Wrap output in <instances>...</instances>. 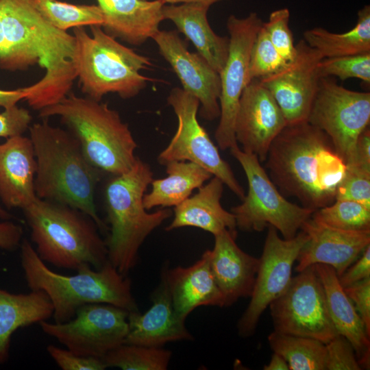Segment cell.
<instances>
[{
	"label": "cell",
	"instance_id": "obj_1",
	"mask_svg": "<svg viewBox=\"0 0 370 370\" xmlns=\"http://www.w3.org/2000/svg\"><path fill=\"white\" fill-rule=\"evenodd\" d=\"M0 16L6 47L0 69L23 71L38 64L45 74L23 88L25 100L38 111L60 102L77 79L74 36L50 24L29 0H0Z\"/></svg>",
	"mask_w": 370,
	"mask_h": 370
},
{
	"label": "cell",
	"instance_id": "obj_2",
	"mask_svg": "<svg viewBox=\"0 0 370 370\" xmlns=\"http://www.w3.org/2000/svg\"><path fill=\"white\" fill-rule=\"evenodd\" d=\"M265 161L282 194L314 211L335 201L347 171L328 135L307 121L286 125L271 143Z\"/></svg>",
	"mask_w": 370,
	"mask_h": 370
},
{
	"label": "cell",
	"instance_id": "obj_3",
	"mask_svg": "<svg viewBox=\"0 0 370 370\" xmlns=\"http://www.w3.org/2000/svg\"><path fill=\"white\" fill-rule=\"evenodd\" d=\"M29 131L36 162V197L78 209L90 217L99 230H105L95 202L104 173L88 162L69 131L50 125L48 119L31 125Z\"/></svg>",
	"mask_w": 370,
	"mask_h": 370
},
{
	"label": "cell",
	"instance_id": "obj_4",
	"mask_svg": "<svg viewBox=\"0 0 370 370\" xmlns=\"http://www.w3.org/2000/svg\"><path fill=\"white\" fill-rule=\"evenodd\" d=\"M21 264L31 291H42L49 298L56 323L74 317L77 309L89 304H108L127 311H138L131 280L108 260L99 269L90 266L78 269L73 275L50 269L27 239L21 244Z\"/></svg>",
	"mask_w": 370,
	"mask_h": 370
},
{
	"label": "cell",
	"instance_id": "obj_5",
	"mask_svg": "<svg viewBox=\"0 0 370 370\" xmlns=\"http://www.w3.org/2000/svg\"><path fill=\"white\" fill-rule=\"evenodd\" d=\"M22 210L31 241L43 262L77 271L86 265L99 269L108 261L98 226L81 210L38 197Z\"/></svg>",
	"mask_w": 370,
	"mask_h": 370
},
{
	"label": "cell",
	"instance_id": "obj_6",
	"mask_svg": "<svg viewBox=\"0 0 370 370\" xmlns=\"http://www.w3.org/2000/svg\"><path fill=\"white\" fill-rule=\"evenodd\" d=\"M104 188L110 234L106 241L108 260L123 275L136 266L138 251L147 237L171 217L169 208L149 213L143 197L153 180L150 165L137 157L126 173L110 175Z\"/></svg>",
	"mask_w": 370,
	"mask_h": 370
},
{
	"label": "cell",
	"instance_id": "obj_7",
	"mask_svg": "<svg viewBox=\"0 0 370 370\" xmlns=\"http://www.w3.org/2000/svg\"><path fill=\"white\" fill-rule=\"evenodd\" d=\"M38 112L42 119L59 116L79 141L86 158L104 174L120 175L134 166L137 143L128 125L107 103L71 92Z\"/></svg>",
	"mask_w": 370,
	"mask_h": 370
},
{
	"label": "cell",
	"instance_id": "obj_8",
	"mask_svg": "<svg viewBox=\"0 0 370 370\" xmlns=\"http://www.w3.org/2000/svg\"><path fill=\"white\" fill-rule=\"evenodd\" d=\"M73 28L74 65L82 92L101 101L108 93L128 99L137 96L153 79L140 71L152 65L150 60L108 35L100 25Z\"/></svg>",
	"mask_w": 370,
	"mask_h": 370
},
{
	"label": "cell",
	"instance_id": "obj_9",
	"mask_svg": "<svg viewBox=\"0 0 370 370\" xmlns=\"http://www.w3.org/2000/svg\"><path fill=\"white\" fill-rule=\"evenodd\" d=\"M242 166L248 182L243 202L231 208L236 227L245 232H261L271 225L284 239H291L314 210L288 201L278 190L256 156L236 145L230 149Z\"/></svg>",
	"mask_w": 370,
	"mask_h": 370
},
{
	"label": "cell",
	"instance_id": "obj_10",
	"mask_svg": "<svg viewBox=\"0 0 370 370\" xmlns=\"http://www.w3.org/2000/svg\"><path fill=\"white\" fill-rule=\"evenodd\" d=\"M167 103L177 116V127L169 145L158 154V163L164 166L173 161L196 163L220 179L224 185L243 199L245 195L243 188L197 119L198 99L176 87L171 90Z\"/></svg>",
	"mask_w": 370,
	"mask_h": 370
},
{
	"label": "cell",
	"instance_id": "obj_11",
	"mask_svg": "<svg viewBox=\"0 0 370 370\" xmlns=\"http://www.w3.org/2000/svg\"><path fill=\"white\" fill-rule=\"evenodd\" d=\"M307 122L325 132L346 164L370 122V92L347 89L332 77H320Z\"/></svg>",
	"mask_w": 370,
	"mask_h": 370
},
{
	"label": "cell",
	"instance_id": "obj_12",
	"mask_svg": "<svg viewBox=\"0 0 370 370\" xmlns=\"http://www.w3.org/2000/svg\"><path fill=\"white\" fill-rule=\"evenodd\" d=\"M298 273L285 292L269 306L274 330L326 344L338 332L328 311L323 284L314 264Z\"/></svg>",
	"mask_w": 370,
	"mask_h": 370
},
{
	"label": "cell",
	"instance_id": "obj_13",
	"mask_svg": "<svg viewBox=\"0 0 370 370\" xmlns=\"http://www.w3.org/2000/svg\"><path fill=\"white\" fill-rule=\"evenodd\" d=\"M129 312L108 304H89L64 323L40 322L42 332L80 356L102 358L125 343Z\"/></svg>",
	"mask_w": 370,
	"mask_h": 370
},
{
	"label": "cell",
	"instance_id": "obj_14",
	"mask_svg": "<svg viewBox=\"0 0 370 370\" xmlns=\"http://www.w3.org/2000/svg\"><path fill=\"white\" fill-rule=\"evenodd\" d=\"M264 21L256 12L239 18L230 15L228 56L221 73L219 123L214 133L218 147L225 150L236 145L235 122L242 92L248 84L251 49Z\"/></svg>",
	"mask_w": 370,
	"mask_h": 370
},
{
	"label": "cell",
	"instance_id": "obj_15",
	"mask_svg": "<svg viewBox=\"0 0 370 370\" xmlns=\"http://www.w3.org/2000/svg\"><path fill=\"white\" fill-rule=\"evenodd\" d=\"M268 227L251 300L237 325L238 334L243 337L254 334L262 312L287 289L294 262L308 240L302 230L294 238L284 239L274 227Z\"/></svg>",
	"mask_w": 370,
	"mask_h": 370
},
{
	"label": "cell",
	"instance_id": "obj_16",
	"mask_svg": "<svg viewBox=\"0 0 370 370\" xmlns=\"http://www.w3.org/2000/svg\"><path fill=\"white\" fill-rule=\"evenodd\" d=\"M296 49L292 62L276 73L260 79L281 109L286 125L307 121L320 79L317 65L323 58L304 40L296 45Z\"/></svg>",
	"mask_w": 370,
	"mask_h": 370
},
{
	"label": "cell",
	"instance_id": "obj_17",
	"mask_svg": "<svg viewBox=\"0 0 370 370\" xmlns=\"http://www.w3.org/2000/svg\"><path fill=\"white\" fill-rule=\"evenodd\" d=\"M160 54L179 78L182 89L198 99L200 115L207 121L220 116L219 73L198 53L188 51L186 42L173 30H159L152 38Z\"/></svg>",
	"mask_w": 370,
	"mask_h": 370
},
{
	"label": "cell",
	"instance_id": "obj_18",
	"mask_svg": "<svg viewBox=\"0 0 370 370\" xmlns=\"http://www.w3.org/2000/svg\"><path fill=\"white\" fill-rule=\"evenodd\" d=\"M286 126L269 90L260 79L250 81L242 92L235 122V136L242 150L265 161L271 143Z\"/></svg>",
	"mask_w": 370,
	"mask_h": 370
},
{
	"label": "cell",
	"instance_id": "obj_19",
	"mask_svg": "<svg viewBox=\"0 0 370 370\" xmlns=\"http://www.w3.org/2000/svg\"><path fill=\"white\" fill-rule=\"evenodd\" d=\"M300 230L307 234L308 240L297 256V272L313 264H324L332 267L338 277L370 245V231L344 230L312 217Z\"/></svg>",
	"mask_w": 370,
	"mask_h": 370
},
{
	"label": "cell",
	"instance_id": "obj_20",
	"mask_svg": "<svg viewBox=\"0 0 370 370\" xmlns=\"http://www.w3.org/2000/svg\"><path fill=\"white\" fill-rule=\"evenodd\" d=\"M236 236L225 230L214 236V247L208 249L210 268L224 297L225 307L239 298L251 297L259 267V258L237 245Z\"/></svg>",
	"mask_w": 370,
	"mask_h": 370
},
{
	"label": "cell",
	"instance_id": "obj_21",
	"mask_svg": "<svg viewBox=\"0 0 370 370\" xmlns=\"http://www.w3.org/2000/svg\"><path fill=\"white\" fill-rule=\"evenodd\" d=\"M152 304L144 313H128V332L125 343L161 347L179 341H191L185 320L175 312L166 284L162 277L151 295Z\"/></svg>",
	"mask_w": 370,
	"mask_h": 370
},
{
	"label": "cell",
	"instance_id": "obj_22",
	"mask_svg": "<svg viewBox=\"0 0 370 370\" xmlns=\"http://www.w3.org/2000/svg\"><path fill=\"white\" fill-rule=\"evenodd\" d=\"M161 277L166 284L175 312L184 320L199 306L225 307L224 297L210 268L208 249L189 267L170 269L165 266Z\"/></svg>",
	"mask_w": 370,
	"mask_h": 370
},
{
	"label": "cell",
	"instance_id": "obj_23",
	"mask_svg": "<svg viewBox=\"0 0 370 370\" xmlns=\"http://www.w3.org/2000/svg\"><path fill=\"white\" fill-rule=\"evenodd\" d=\"M36 162L29 137L13 136L0 144V199L8 209L23 210L37 198Z\"/></svg>",
	"mask_w": 370,
	"mask_h": 370
},
{
	"label": "cell",
	"instance_id": "obj_24",
	"mask_svg": "<svg viewBox=\"0 0 370 370\" xmlns=\"http://www.w3.org/2000/svg\"><path fill=\"white\" fill-rule=\"evenodd\" d=\"M103 12L101 27L116 39L134 46L145 43L164 21L162 0H96Z\"/></svg>",
	"mask_w": 370,
	"mask_h": 370
},
{
	"label": "cell",
	"instance_id": "obj_25",
	"mask_svg": "<svg viewBox=\"0 0 370 370\" xmlns=\"http://www.w3.org/2000/svg\"><path fill=\"white\" fill-rule=\"evenodd\" d=\"M223 185L220 179L212 176L195 194L174 207L173 220L165 230L195 227L214 236L225 230L237 234L234 215L221 204Z\"/></svg>",
	"mask_w": 370,
	"mask_h": 370
},
{
	"label": "cell",
	"instance_id": "obj_26",
	"mask_svg": "<svg viewBox=\"0 0 370 370\" xmlns=\"http://www.w3.org/2000/svg\"><path fill=\"white\" fill-rule=\"evenodd\" d=\"M209 6L200 3L164 4V20L172 21L196 48L197 53L219 73L226 62L229 37L217 35L211 28L207 13Z\"/></svg>",
	"mask_w": 370,
	"mask_h": 370
},
{
	"label": "cell",
	"instance_id": "obj_27",
	"mask_svg": "<svg viewBox=\"0 0 370 370\" xmlns=\"http://www.w3.org/2000/svg\"><path fill=\"white\" fill-rule=\"evenodd\" d=\"M314 267L323 284L328 311L338 334L352 344L362 369H369L370 335L360 315L341 286L335 270L324 264H316Z\"/></svg>",
	"mask_w": 370,
	"mask_h": 370
},
{
	"label": "cell",
	"instance_id": "obj_28",
	"mask_svg": "<svg viewBox=\"0 0 370 370\" xmlns=\"http://www.w3.org/2000/svg\"><path fill=\"white\" fill-rule=\"evenodd\" d=\"M53 306L42 291L15 294L0 288V365L9 357L12 334L27 327L53 317Z\"/></svg>",
	"mask_w": 370,
	"mask_h": 370
},
{
	"label": "cell",
	"instance_id": "obj_29",
	"mask_svg": "<svg viewBox=\"0 0 370 370\" xmlns=\"http://www.w3.org/2000/svg\"><path fill=\"white\" fill-rule=\"evenodd\" d=\"M165 166L167 176L153 179L150 184L151 190L144 195L146 210L175 207L213 176L200 165L190 161H173Z\"/></svg>",
	"mask_w": 370,
	"mask_h": 370
},
{
	"label": "cell",
	"instance_id": "obj_30",
	"mask_svg": "<svg viewBox=\"0 0 370 370\" xmlns=\"http://www.w3.org/2000/svg\"><path fill=\"white\" fill-rule=\"evenodd\" d=\"M307 45L317 50L323 58H334L370 52V7L358 12L354 27L341 34L314 27L304 32Z\"/></svg>",
	"mask_w": 370,
	"mask_h": 370
},
{
	"label": "cell",
	"instance_id": "obj_31",
	"mask_svg": "<svg viewBox=\"0 0 370 370\" xmlns=\"http://www.w3.org/2000/svg\"><path fill=\"white\" fill-rule=\"evenodd\" d=\"M268 342L291 370H325V344L317 339L274 330L269 335Z\"/></svg>",
	"mask_w": 370,
	"mask_h": 370
},
{
	"label": "cell",
	"instance_id": "obj_32",
	"mask_svg": "<svg viewBox=\"0 0 370 370\" xmlns=\"http://www.w3.org/2000/svg\"><path fill=\"white\" fill-rule=\"evenodd\" d=\"M42 16L55 27L69 28L100 25L103 12L97 5H75L58 0H29Z\"/></svg>",
	"mask_w": 370,
	"mask_h": 370
},
{
	"label": "cell",
	"instance_id": "obj_33",
	"mask_svg": "<svg viewBox=\"0 0 370 370\" xmlns=\"http://www.w3.org/2000/svg\"><path fill=\"white\" fill-rule=\"evenodd\" d=\"M171 352L161 347L123 343L108 353L102 360L108 367L123 370H165Z\"/></svg>",
	"mask_w": 370,
	"mask_h": 370
},
{
	"label": "cell",
	"instance_id": "obj_34",
	"mask_svg": "<svg viewBox=\"0 0 370 370\" xmlns=\"http://www.w3.org/2000/svg\"><path fill=\"white\" fill-rule=\"evenodd\" d=\"M312 217L330 226L349 231H370V208L352 200L336 199Z\"/></svg>",
	"mask_w": 370,
	"mask_h": 370
},
{
	"label": "cell",
	"instance_id": "obj_35",
	"mask_svg": "<svg viewBox=\"0 0 370 370\" xmlns=\"http://www.w3.org/2000/svg\"><path fill=\"white\" fill-rule=\"evenodd\" d=\"M287 62L271 42L263 25L253 43L248 66V83L271 75Z\"/></svg>",
	"mask_w": 370,
	"mask_h": 370
},
{
	"label": "cell",
	"instance_id": "obj_36",
	"mask_svg": "<svg viewBox=\"0 0 370 370\" xmlns=\"http://www.w3.org/2000/svg\"><path fill=\"white\" fill-rule=\"evenodd\" d=\"M319 77H336L344 81L357 78L370 83V52L356 55L324 58L317 65Z\"/></svg>",
	"mask_w": 370,
	"mask_h": 370
},
{
	"label": "cell",
	"instance_id": "obj_37",
	"mask_svg": "<svg viewBox=\"0 0 370 370\" xmlns=\"http://www.w3.org/2000/svg\"><path fill=\"white\" fill-rule=\"evenodd\" d=\"M289 20L290 11L283 8L272 12L268 21L263 23L271 42L287 63L294 60L297 53Z\"/></svg>",
	"mask_w": 370,
	"mask_h": 370
},
{
	"label": "cell",
	"instance_id": "obj_38",
	"mask_svg": "<svg viewBox=\"0 0 370 370\" xmlns=\"http://www.w3.org/2000/svg\"><path fill=\"white\" fill-rule=\"evenodd\" d=\"M336 199L354 201L370 208V169L347 166L346 174L337 189Z\"/></svg>",
	"mask_w": 370,
	"mask_h": 370
},
{
	"label": "cell",
	"instance_id": "obj_39",
	"mask_svg": "<svg viewBox=\"0 0 370 370\" xmlns=\"http://www.w3.org/2000/svg\"><path fill=\"white\" fill-rule=\"evenodd\" d=\"M325 370H360L354 347L343 336L338 334L325 344Z\"/></svg>",
	"mask_w": 370,
	"mask_h": 370
},
{
	"label": "cell",
	"instance_id": "obj_40",
	"mask_svg": "<svg viewBox=\"0 0 370 370\" xmlns=\"http://www.w3.org/2000/svg\"><path fill=\"white\" fill-rule=\"evenodd\" d=\"M47 351L62 370H103L106 367L102 358L78 355L68 349L49 345Z\"/></svg>",
	"mask_w": 370,
	"mask_h": 370
},
{
	"label": "cell",
	"instance_id": "obj_41",
	"mask_svg": "<svg viewBox=\"0 0 370 370\" xmlns=\"http://www.w3.org/2000/svg\"><path fill=\"white\" fill-rule=\"evenodd\" d=\"M32 116L29 110L17 105L0 112V138L23 135L29 130Z\"/></svg>",
	"mask_w": 370,
	"mask_h": 370
},
{
	"label": "cell",
	"instance_id": "obj_42",
	"mask_svg": "<svg viewBox=\"0 0 370 370\" xmlns=\"http://www.w3.org/2000/svg\"><path fill=\"white\" fill-rule=\"evenodd\" d=\"M344 291L370 335V277L344 288Z\"/></svg>",
	"mask_w": 370,
	"mask_h": 370
},
{
	"label": "cell",
	"instance_id": "obj_43",
	"mask_svg": "<svg viewBox=\"0 0 370 370\" xmlns=\"http://www.w3.org/2000/svg\"><path fill=\"white\" fill-rule=\"evenodd\" d=\"M370 277V245L366 247L361 256L338 277L341 286L344 288Z\"/></svg>",
	"mask_w": 370,
	"mask_h": 370
},
{
	"label": "cell",
	"instance_id": "obj_44",
	"mask_svg": "<svg viewBox=\"0 0 370 370\" xmlns=\"http://www.w3.org/2000/svg\"><path fill=\"white\" fill-rule=\"evenodd\" d=\"M23 227L11 221L0 222V248L6 251L16 249L22 243Z\"/></svg>",
	"mask_w": 370,
	"mask_h": 370
},
{
	"label": "cell",
	"instance_id": "obj_45",
	"mask_svg": "<svg viewBox=\"0 0 370 370\" xmlns=\"http://www.w3.org/2000/svg\"><path fill=\"white\" fill-rule=\"evenodd\" d=\"M347 166L370 169V129L367 127L359 136L351 162Z\"/></svg>",
	"mask_w": 370,
	"mask_h": 370
},
{
	"label": "cell",
	"instance_id": "obj_46",
	"mask_svg": "<svg viewBox=\"0 0 370 370\" xmlns=\"http://www.w3.org/2000/svg\"><path fill=\"white\" fill-rule=\"evenodd\" d=\"M25 94L23 88L12 90L0 89V107L5 109L16 106L19 101L25 99Z\"/></svg>",
	"mask_w": 370,
	"mask_h": 370
},
{
	"label": "cell",
	"instance_id": "obj_47",
	"mask_svg": "<svg viewBox=\"0 0 370 370\" xmlns=\"http://www.w3.org/2000/svg\"><path fill=\"white\" fill-rule=\"evenodd\" d=\"M264 370H288V365L284 358L277 353H273L268 365L264 366Z\"/></svg>",
	"mask_w": 370,
	"mask_h": 370
},
{
	"label": "cell",
	"instance_id": "obj_48",
	"mask_svg": "<svg viewBox=\"0 0 370 370\" xmlns=\"http://www.w3.org/2000/svg\"><path fill=\"white\" fill-rule=\"evenodd\" d=\"M165 4L169 3V4H176L178 3H200L205 4L208 6H210L211 5L217 3L219 1H223V0H162Z\"/></svg>",
	"mask_w": 370,
	"mask_h": 370
},
{
	"label": "cell",
	"instance_id": "obj_49",
	"mask_svg": "<svg viewBox=\"0 0 370 370\" xmlns=\"http://www.w3.org/2000/svg\"><path fill=\"white\" fill-rule=\"evenodd\" d=\"M5 42L3 34V27L0 16V58L3 57L5 52Z\"/></svg>",
	"mask_w": 370,
	"mask_h": 370
},
{
	"label": "cell",
	"instance_id": "obj_50",
	"mask_svg": "<svg viewBox=\"0 0 370 370\" xmlns=\"http://www.w3.org/2000/svg\"><path fill=\"white\" fill-rule=\"evenodd\" d=\"M10 215L5 210L0 207V217L3 219H9Z\"/></svg>",
	"mask_w": 370,
	"mask_h": 370
}]
</instances>
